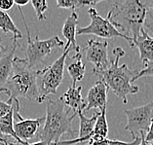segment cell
I'll return each mask as SVG.
<instances>
[{
    "instance_id": "obj_1",
    "label": "cell",
    "mask_w": 153,
    "mask_h": 145,
    "mask_svg": "<svg viewBox=\"0 0 153 145\" xmlns=\"http://www.w3.org/2000/svg\"><path fill=\"white\" fill-rule=\"evenodd\" d=\"M46 120L39 132L40 141L48 145L57 144L63 135L75 136L78 132L72 129V121L77 114L70 115V110L59 98H46Z\"/></svg>"
},
{
    "instance_id": "obj_2",
    "label": "cell",
    "mask_w": 153,
    "mask_h": 145,
    "mask_svg": "<svg viewBox=\"0 0 153 145\" xmlns=\"http://www.w3.org/2000/svg\"><path fill=\"white\" fill-rule=\"evenodd\" d=\"M148 10L147 2L125 0L115 2L108 12L107 17L122 33L135 41L144 27Z\"/></svg>"
},
{
    "instance_id": "obj_3",
    "label": "cell",
    "mask_w": 153,
    "mask_h": 145,
    "mask_svg": "<svg viewBox=\"0 0 153 145\" xmlns=\"http://www.w3.org/2000/svg\"><path fill=\"white\" fill-rule=\"evenodd\" d=\"M37 72L28 65L27 58L15 57L13 69L5 86L0 92H5L9 98H25L29 101L42 103L37 87Z\"/></svg>"
},
{
    "instance_id": "obj_4",
    "label": "cell",
    "mask_w": 153,
    "mask_h": 145,
    "mask_svg": "<svg viewBox=\"0 0 153 145\" xmlns=\"http://www.w3.org/2000/svg\"><path fill=\"white\" fill-rule=\"evenodd\" d=\"M114 61H111L109 68L100 72L96 75L100 77L108 89H110L118 98L123 100V103H128V95H135L139 92V87L133 83L139 71L131 70L127 64L119 65V61L124 57L125 51L121 47H116L113 50Z\"/></svg>"
},
{
    "instance_id": "obj_5",
    "label": "cell",
    "mask_w": 153,
    "mask_h": 145,
    "mask_svg": "<svg viewBox=\"0 0 153 145\" xmlns=\"http://www.w3.org/2000/svg\"><path fill=\"white\" fill-rule=\"evenodd\" d=\"M70 50L71 49L63 51L62 55L51 65H47L37 72V87L42 102L45 101L49 95H55L61 86L63 80L65 59Z\"/></svg>"
},
{
    "instance_id": "obj_6",
    "label": "cell",
    "mask_w": 153,
    "mask_h": 145,
    "mask_svg": "<svg viewBox=\"0 0 153 145\" xmlns=\"http://www.w3.org/2000/svg\"><path fill=\"white\" fill-rule=\"evenodd\" d=\"M19 8V7H18ZM21 13V16L23 18L25 27L27 33V45L25 48V55H27V61L28 65L31 68L37 66L41 64H45V58L52 54L55 49L65 46V42L59 38V36H53L49 39L40 40L38 36H36L34 39L30 37V31L27 27V24L25 21L24 14L22 12V8H19Z\"/></svg>"
},
{
    "instance_id": "obj_7",
    "label": "cell",
    "mask_w": 153,
    "mask_h": 145,
    "mask_svg": "<svg viewBox=\"0 0 153 145\" xmlns=\"http://www.w3.org/2000/svg\"><path fill=\"white\" fill-rule=\"evenodd\" d=\"M88 14L91 18L90 24H89V25H87V27H77V32H76L77 35L92 34V35H96L98 37H100V38H105V39L123 38L126 41H128L131 48H135L133 39L119 30V29L111 23L110 18L108 17L103 18L94 7L89 8Z\"/></svg>"
},
{
    "instance_id": "obj_8",
    "label": "cell",
    "mask_w": 153,
    "mask_h": 145,
    "mask_svg": "<svg viewBox=\"0 0 153 145\" xmlns=\"http://www.w3.org/2000/svg\"><path fill=\"white\" fill-rule=\"evenodd\" d=\"M125 114L127 116L125 129L131 132L134 139L140 137L143 133L146 135L150 128L153 120V101L136 108L126 109Z\"/></svg>"
},
{
    "instance_id": "obj_9",
    "label": "cell",
    "mask_w": 153,
    "mask_h": 145,
    "mask_svg": "<svg viewBox=\"0 0 153 145\" xmlns=\"http://www.w3.org/2000/svg\"><path fill=\"white\" fill-rule=\"evenodd\" d=\"M108 43L105 40L90 39L85 48L86 61L95 65L93 74H98L109 68L111 64L107 52Z\"/></svg>"
},
{
    "instance_id": "obj_10",
    "label": "cell",
    "mask_w": 153,
    "mask_h": 145,
    "mask_svg": "<svg viewBox=\"0 0 153 145\" xmlns=\"http://www.w3.org/2000/svg\"><path fill=\"white\" fill-rule=\"evenodd\" d=\"M46 116L36 119H24L22 117L19 122H15L14 129L18 137L24 142H28L29 139L38 133L41 126L44 125Z\"/></svg>"
},
{
    "instance_id": "obj_11",
    "label": "cell",
    "mask_w": 153,
    "mask_h": 145,
    "mask_svg": "<svg viewBox=\"0 0 153 145\" xmlns=\"http://www.w3.org/2000/svg\"><path fill=\"white\" fill-rule=\"evenodd\" d=\"M109 89L102 80L97 81L89 90L85 112L92 109H100L107 105V91Z\"/></svg>"
},
{
    "instance_id": "obj_12",
    "label": "cell",
    "mask_w": 153,
    "mask_h": 145,
    "mask_svg": "<svg viewBox=\"0 0 153 145\" xmlns=\"http://www.w3.org/2000/svg\"><path fill=\"white\" fill-rule=\"evenodd\" d=\"M77 21H78V14L73 11L71 15L66 18L63 27L62 28V33L63 37L66 39V44L63 48V51L73 49L76 53L80 52V47L76 44V32H77Z\"/></svg>"
},
{
    "instance_id": "obj_13",
    "label": "cell",
    "mask_w": 153,
    "mask_h": 145,
    "mask_svg": "<svg viewBox=\"0 0 153 145\" xmlns=\"http://www.w3.org/2000/svg\"><path fill=\"white\" fill-rule=\"evenodd\" d=\"M82 88L81 87H73L70 86L68 90L62 95V99L65 102V104L68 108L73 111V113L78 115V112H84V110L87 105L86 100H84L83 96L81 95Z\"/></svg>"
},
{
    "instance_id": "obj_14",
    "label": "cell",
    "mask_w": 153,
    "mask_h": 145,
    "mask_svg": "<svg viewBox=\"0 0 153 145\" xmlns=\"http://www.w3.org/2000/svg\"><path fill=\"white\" fill-rule=\"evenodd\" d=\"M20 46L17 39H13V44L8 48V51L0 59V90L5 86L7 80L13 69V61L15 58V53Z\"/></svg>"
},
{
    "instance_id": "obj_15",
    "label": "cell",
    "mask_w": 153,
    "mask_h": 145,
    "mask_svg": "<svg viewBox=\"0 0 153 145\" xmlns=\"http://www.w3.org/2000/svg\"><path fill=\"white\" fill-rule=\"evenodd\" d=\"M134 45L139 49L140 61L145 64L153 61V36H150L143 27L139 37L134 41Z\"/></svg>"
},
{
    "instance_id": "obj_16",
    "label": "cell",
    "mask_w": 153,
    "mask_h": 145,
    "mask_svg": "<svg viewBox=\"0 0 153 145\" xmlns=\"http://www.w3.org/2000/svg\"><path fill=\"white\" fill-rule=\"evenodd\" d=\"M73 59H75V61L70 64L68 66V71L69 76L71 77L72 80V85L71 86L76 87V84L78 82L83 80L84 75H85V69L86 66L84 64L83 61H82V55L79 53H76L75 55L72 57Z\"/></svg>"
},
{
    "instance_id": "obj_17",
    "label": "cell",
    "mask_w": 153,
    "mask_h": 145,
    "mask_svg": "<svg viewBox=\"0 0 153 145\" xmlns=\"http://www.w3.org/2000/svg\"><path fill=\"white\" fill-rule=\"evenodd\" d=\"M14 124H15V117H14V108H13L9 114H7L5 117L0 119V135H9L11 137H13L18 142L25 143L19 138L18 135H16L15 129H14Z\"/></svg>"
},
{
    "instance_id": "obj_18",
    "label": "cell",
    "mask_w": 153,
    "mask_h": 145,
    "mask_svg": "<svg viewBox=\"0 0 153 145\" xmlns=\"http://www.w3.org/2000/svg\"><path fill=\"white\" fill-rule=\"evenodd\" d=\"M0 29L5 33H12L13 39L18 40L23 38V34L20 31V29L16 27V24H14L11 17L6 12L1 10H0Z\"/></svg>"
},
{
    "instance_id": "obj_19",
    "label": "cell",
    "mask_w": 153,
    "mask_h": 145,
    "mask_svg": "<svg viewBox=\"0 0 153 145\" xmlns=\"http://www.w3.org/2000/svg\"><path fill=\"white\" fill-rule=\"evenodd\" d=\"M100 2V0H95V1L94 0H87V1H83V0H57V6L59 8L75 10L84 6H89V8H92Z\"/></svg>"
},
{
    "instance_id": "obj_20",
    "label": "cell",
    "mask_w": 153,
    "mask_h": 145,
    "mask_svg": "<svg viewBox=\"0 0 153 145\" xmlns=\"http://www.w3.org/2000/svg\"><path fill=\"white\" fill-rule=\"evenodd\" d=\"M30 3L35 10L37 18H38L39 21L46 20L47 17L45 16V12L48 9L47 1H45V0H31Z\"/></svg>"
},
{
    "instance_id": "obj_21",
    "label": "cell",
    "mask_w": 153,
    "mask_h": 145,
    "mask_svg": "<svg viewBox=\"0 0 153 145\" xmlns=\"http://www.w3.org/2000/svg\"><path fill=\"white\" fill-rule=\"evenodd\" d=\"M143 64H144V68L140 70L137 75L135 77V80L134 81H137V79L143 78V77L153 76V61H147Z\"/></svg>"
},
{
    "instance_id": "obj_22",
    "label": "cell",
    "mask_w": 153,
    "mask_h": 145,
    "mask_svg": "<svg viewBox=\"0 0 153 145\" xmlns=\"http://www.w3.org/2000/svg\"><path fill=\"white\" fill-rule=\"evenodd\" d=\"M13 109L12 98H9L8 101H1L0 100V119L5 117Z\"/></svg>"
},
{
    "instance_id": "obj_23",
    "label": "cell",
    "mask_w": 153,
    "mask_h": 145,
    "mask_svg": "<svg viewBox=\"0 0 153 145\" xmlns=\"http://www.w3.org/2000/svg\"><path fill=\"white\" fill-rule=\"evenodd\" d=\"M141 141L140 137H137L131 142H125V141L117 140V139H109V145H140Z\"/></svg>"
},
{
    "instance_id": "obj_24",
    "label": "cell",
    "mask_w": 153,
    "mask_h": 145,
    "mask_svg": "<svg viewBox=\"0 0 153 145\" xmlns=\"http://www.w3.org/2000/svg\"><path fill=\"white\" fill-rule=\"evenodd\" d=\"M144 27L153 35V14L151 12L150 8H149V10H148L146 20H145V23H144Z\"/></svg>"
},
{
    "instance_id": "obj_25",
    "label": "cell",
    "mask_w": 153,
    "mask_h": 145,
    "mask_svg": "<svg viewBox=\"0 0 153 145\" xmlns=\"http://www.w3.org/2000/svg\"><path fill=\"white\" fill-rule=\"evenodd\" d=\"M15 5L14 0H0V10L1 11H6L11 10Z\"/></svg>"
},
{
    "instance_id": "obj_26",
    "label": "cell",
    "mask_w": 153,
    "mask_h": 145,
    "mask_svg": "<svg viewBox=\"0 0 153 145\" xmlns=\"http://www.w3.org/2000/svg\"><path fill=\"white\" fill-rule=\"evenodd\" d=\"M145 140L148 141V142H151L153 143V120L151 122V125H150V128H149V131L145 135Z\"/></svg>"
},
{
    "instance_id": "obj_27",
    "label": "cell",
    "mask_w": 153,
    "mask_h": 145,
    "mask_svg": "<svg viewBox=\"0 0 153 145\" xmlns=\"http://www.w3.org/2000/svg\"><path fill=\"white\" fill-rule=\"evenodd\" d=\"M90 145H109V139H100L90 142Z\"/></svg>"
},
{
    "instance_id": "obj_28",
    "label": "cell",
    "mask_w": 153,
    "mask_h": 145,
    "mask_svg": "<svg viewBox=\"0 0 153 145\" xmlns=\"http://www.w3.org/2000/svg\"><path fill=\"white\" fill-rule=\"evenodd\" d=\"M2 41H3V38H0V59L2 58V57L5 55L6 52L8 51V48H9V47H6V46L3 45Z\"/></svg>"
},
{
    "instance_id": "obj_29",
    "label": "cell",
    "mask_w": 153,
    "mask_h": 145,
    "mask_svg": "<svg viewBox=\"0 0 153 145\" xmlns=\"http://www.w3.org/2000/svg\"><path fill=\"white\" fill-rule=\"evenodd\" d=\"M14 2L19 8H22L23 6H25V5H27L28 3H30L29 0H14Z\"/></svg>"
},
{
    "instance_id": "obj_30",
    "label": "cell",
    "mask_w": 153,
    "mask_h": 145,
    "mask_svg": "<svg viewBox=\"0 0 153 145\" xmlns=\"http://www.w3.org/2000/svg\"><path fill=\"white\" fill-rule=\"evenodd\" d=\"M145 135H144V133H143V135H140L141 141H140V145H153V143H151V142H148V141L145 140Z\"/></svg>"
},
{
    "instance_id": "obj_31",
    "label": "cell",
    "mask_w": 153,
    "mask_h": 145,
    "mask_svg": "<svg viewBox=\"0 0 153 145\" xmlns=\"http://www.w3.org/2000/svg\"><path fill=\"white\" fill-rule=\"evenodd\" d=\"M28 142H25V143H23V142H18V141H8V145H27Z\"/></svg>"
},
{
    "instance_id": "obj_32",
    "label": "cell",
    "mask_w": 153,
    "mask_h": 145,
    "mask_svg": "<svg viewBox=\"0 0 153 145\" xmlns=\"http://www.w3.org/2000/svg\"><path fill=\"white\" fill-rule=\"evenodd\" d=\"M27 145H48L46 142H44V141H37V142H34V143H27Z\"/></svg>"
},
{
    "instance_id": "obj_33",
    "label": "cell",
    "mask_w": 153,
    "mask_h": 145,
    "mask_svg": "<svg viewBox=\"0 0 153 145\" xmlns=\"http://www.w3.org/2000/svg\"><path fill=\"white\" fill-rule=\"evenodd\" d=\"M0 145H8V140L6 138H2L0 137Z\"/></svg>"
},
{
    "instance_id": "obj_34",
    "label": "cell",
    "mask_w": 153,
    "mask_h": 145,
    "mask_svg": "<svg viewBox=\"0 0 153 145\" xmlns=\"http://www.w3.org/2000/svg\"><path fill=\"white\" fill-rule=\"evenodd\" d=\"M150 9H151V12H152V14H153V2H152V4H151Z\"/></svg>"
}]
</instances>
